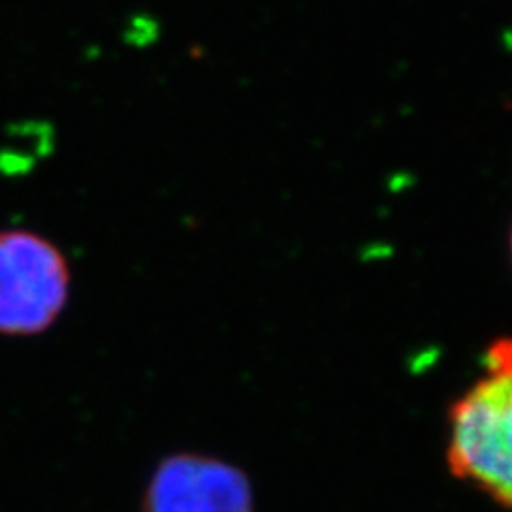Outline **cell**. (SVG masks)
Instances as JSON below:
<instances>
[{
    "mask_svg": "<svg viewBox=\"0 0 512 512\" xmlns=\"http://www.w3.org/2000/svg\"><path fill=\"white\" fill-rule=\"evenodd\" d=\"M67 297L69 267L54 244L28 231L0 233V333H41Z\"/></svg>",
    "mask_w": 512,
    "mask_h": 512,
    "instance_id": "obj_2",
    "label": "cell"
},
{
    "mask_svg": "<svg viewBox=\"0 0 512 512\" xmlns=\"http://www.w3.org/2000/svg\"><path fill=\"white\" fill-rule=\"evenodd\" d=\"M148 512H252L248 478L224 461L182 455L152 478Z\"/></svg>",
    "mask_w": 512,
    "mask_h": 512,
    "instance_id": "obj_3",
    "label": "cell"
},
{
    "mask_svg": "<svg viewBox=\"0 0 512 512\" xmlns=\"http://www.w3.org/2000/svg\"><path fill=\"white\" fill-rule=\"evenodd\" d=\"M448 468L512 510V338L485 352L483 376L451 410Z\"/></svg>",
    "mask_w": 512,
    "mask_h": 512,
    "instance_id": "obj_1",
    "label": "cell"
},
{
    "mask_svg": "<svg viewBox=\"0 0 512 512\" xmlns=\"http://www.w3.org/2000/svg\"><path fill=\"white\" fill-rule=\"evenodd\" d=\"M510 246H512V242H510Z\"/></svg>",
    "mask_w": 512,
    "mask_h": 512,
    "instance_id": "obj_4",
    "label": "cell"
}]
</instances>
